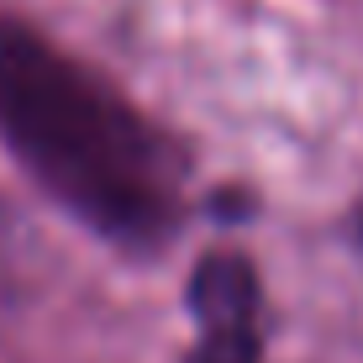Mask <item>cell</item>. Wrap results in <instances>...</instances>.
Instances as JSON below:
<instances>
[{
  "label": "cell",
  "mask_w": 363,
  "mask_h": 363,
  "mask_svg": "<svg viewBox=\"0 0 363 363\" xmlns=\"http://www.w3.org/2000/svg\"><path fill=\"white\" fill-rule=\"evenodd\" d=\"M0 137L48 195L121 247L164 242L179 216L174 147L21 21H0Z\"/></svg>",
  "instance_id": "cell-1"
},
{
  "label": "cell",
  "mask_w": 363,
  "mask_h": 363,
  "mask_svg": "<svg viewBox=\"0 0 363 363\" xmlns=\"http://www.w3.org/2000/svg\"><path fill=\"white\" fill-rule=\"evenodd\" d=\"M190 311L200 327H258V279L237 253H211L190 279Z\"/></svg>",
  "instance_id": "cell-2"
},
{
  "label": "cell",
  "mask_w": 363,
  "mask_h": 363,
  "mask_svg": "<svg viewBox=\"0 0 363 363\" xmlns=\"http://www.w3.org/2000/svg\"><path fill=\"white\" fill-rule=\"evenodd\" d=\"M195 363H258V327H200Z\"/></svg>",
  "instance_id": "cell-3"
}]
</instances>
